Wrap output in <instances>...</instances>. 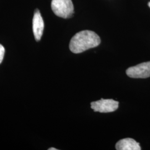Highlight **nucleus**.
Returning a JSON list of instances; mask_svg holds the SVG:
<instances>
[{"instance_id":"f257e3e1","label":"nucleus","mask_w":150,"mask_h":150,"mask_svg":"<svg viewBox=\"0 0 150 150\" xmlns=\"http://www.w3.org/2000/svg\"><path fill=\"white\" fill-rule=\"evenodd\" d=\"M101 39L95 32L84 30L77 33L70 41V51L74 54H80L90 48L98 46Z\"/></svg>"},{"instance_id":"f03ea898","label":"nucleus","mask_w":150,"mask_h":150,"mask_svg":"<svg viewBox=\"0 0 150 150\" xmlns=\"http://www.w3.org/2000/svg\"><path fill=\"white\" fill-rule=\"evenodd\" d=\"M51 8L56 16L63 18H70L74 13L72 0H52Z\"/></svg>"},{"instance_id":"7ed1b4c3","label":"nucleus","mask_w":150,"mask_h":150,"mask_svg":"<svg viewBox=\"0 0 150 150\" xmlns=\"http://www.w3.org/2000/svg\"><path fill=\"white\" fill-rule=\"evenodd\" d=\"M119 102L112 99H103L91 103V108L95 112L101 113L112 112L118 107Z\"/></svg>"},{"instance_id":"20e7f679","label":"nucleus","mask_w":150,"mask_h":150,"mask_svg":"<svg viewBox=\"0 0 150 150\" xmlns=\"http://www.w3.org/2000/svg\"><path fill=\"white\" fill-rule=\"evenodd\" d=\"M126 74L134 79H146L150 77V61L141 63L135 66L129 67Z\"/></svg>"},{"instance_id":"39448f33","label":"nucleus","mask_w":150,"mask_h":150,"mask_svg":"<svg viewBox=\"0 0 150 150\" xmlns=\"http://www.w3.org/2000/svg\"><path fill=\"white\" fill-rule=\"evenodd\" d=\"M32 29L35 38L37 41H39L43 35L44 30V22L40 13V12L36 9L32 20Z\"/></svg>"},{"instance_id":"423d86ee","label":"nucleus","mask_w":150,"mask_h":150,"mask_svg":"<svg viewBox=\"0 0 150 150\" xmlns=\"http://www.w3.org/2000/svg\"><path fill=\"white\" fill-rule=\"evenodd\" d=\"M116 149L117 150H140L139 143L134 139L127 138L121 139L116 144Z\"/></svg>"},{"instance_id":"0eeeda50","label":"nucleus","mask_w":150,"mask_h":150,"mask_svg":"<svg viewBox=\"0 0 150 150\" xmlns=\"http://www.w3.org/2000/svg\"><path fill=\"white\" fill-rule=\"evenodd\" d=\"M5 52V50L4 47L1 44H0V64H1V62H2L4 59Z\"/></svg>"},{"instance_id":"6e6552de","label":"nucleus","mask_w":150,"mask_h":150,"mask_svg":"<svg viewBox=\"0 0 150 150\" xmlns=\"http://www.w3.org/2000/svg\"><path fill=\"white\" fill-rule=\"evenodd\" d=\"M49 150H57V149H54V148H53V147H52V148H50Z\"/></svg>"},{"instance_id":"1a4fd4ad","label":"nucleus","mask_w":150,"mask_h":150,"mask_svg":"<svg viewBox=\"0 0 150 150\" xmlns=\"http://www.w3.org/2000/svg\"><path fill=\"white\" fill-rule=\"evenodd\" d=\"M148 5H149V7H150V2H149V4H148Z\"/></svg>"}]
</instances>
